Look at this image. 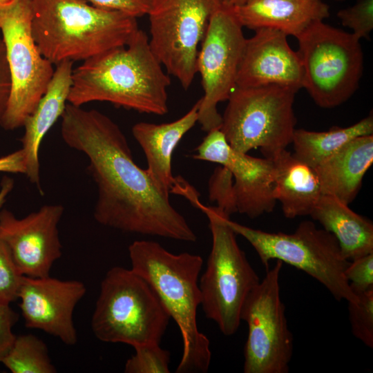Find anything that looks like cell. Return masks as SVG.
<instances>
[{
  "instance_id": "cell-19",
  "label": "cell",
  "mask_w": 373,
  "mask_h": 373,
  "mask_svg": "<svg viewBox=\"0 0 373 373\" xmlns=\"http://www.w3.org/2000/svg\"><path fill=\"white\" fill-rule=\"evenodd\" d=\"M73 64L71 61H64L56 66L45 93L23 126L24 133L21 142L25 175L41 193L43 191L40 185L39 151L44 136L65 110L73 82Z\"/></svg>"
},
{
  "instance_id": "cell-6",
  "label": "cell",
  "mask_w": 373,
  "mask_h": 373,
  "mask_svg": "<svg viewBox=\"0 0 373 373\" xmlns=\"http://www.w3.org/2000/svg\"><path fill=\"white\" fill-rule=\"evenodd\" d=\"M193 205L207 216L212 237L207 267L199 280L200 306L224 335L231 336L239 328L242 304L260 279L227 222L230 216L199 200Z\"/></svg>"
},
{
  "instance_id": "cell-20",
  "label": "cell",
  "mask_w": 373,
  "mask_h": 373,
  "mask_svg": "<svg viewBox=\"0 0 373 373\" xmlns=\"http://www.w3.org/2000/svg\"><path fill=\"white\" fill-rule=\"evenodd\" d=\"M231 8L242 27L271 28L295 37L329 15V6L322 0H248Z\"/></svg>"
},
{
  "instance_id": "cell-24",
  "label": "cell",
  "mask_w": 373,
  "mask_h": 373,
  "mask_svg": "<svg viewBox=\"0 0 373 373\" xmlns=\"http://www.w3.org/2000/svg\"><path fill=\"white\" fill-rule=\"evenodd\" d=\"M373 133V116H368L345 128L334 127L327 131L295 129L291 144L298 159L314 168L333 155L354 139Z\"/></svg>"
},
{
  "instance_id": "cell-39",
  "label": "cell",
  "mask_w": 373,
  "mask_h": 373,
  "mask_svg": "<svg viewBox=\"0 0 373 373\" xmlns=\"http://www.w3.org/2000/svg\"><path fill=\"white\" fill-rule=\"evenodd\" d=\"M336 1H344V0H336Z\"/></svg>"
},
{
  "instance_id": "cell-1",
  "label": "cell",
  "mask_w": 373,
  "mask_h": 373,
  "mask_svg": "<svg viewBox=\"0 0 373 373\" xmlns=\"http://www.w3.org/2000/svg\"><path fill=\"white\" fill-rule=\"evenodd\" d=\"M61 119L65 144L88 158V171L97 191L93 216L98 223L126 233L196 241L169 197L135 163L125 135L113 120L70 103Z\"/></svg>"
},
{
  "instance_id": "cell-22",
  "label": "cell",
  "mask_w": 373,
  "mask_h": 373,
  "mask_svg": "<svg viewBox=\"0 0 373 373\" xmlns=\"http://www.w3.org/2000/svg\"><path fill=\"white\" fill-rule=\"evenodd\" d=\"M274 164L273 193L287 218L309 216L323 195L314 169L283 150L271 159Z\"/></svg>"
},
{
  "instance_id": "cell-14",
  "label": "cell",
  "mask_w": 373,
  "mask_h": 373,
  "mask_svg": "<svg viewBox=\"0 0 373 373\" xmlns=\"http://www.w3.org/2000/svg\"><path fill=\"white\" fill-rule=\"evenodd\" d=\"M64 211L59 204L43 205L22 218L8 209L0 211V238L23 276H50L62 255L58 226Z\"/></svg>"
},
{
  "instance_id": "cell-4",
  "label": "cell",
  "mask_w": 373,
  "mask_h": 373,
  "mask_svg": "<svg viewBox=\"0 0 373 373\" xmlns=\"http://www.w3.org/2000/svg\"><path fill=\"white\" fill-rule=\"evenodd\" d=\"M138 29L137 18L86 0H32L34 39L42 55L56 66L124 46Z\"/></svg>"
},
{
  "instance_id": "cell-21",
  "label": "cell",
  "mask_w": 373,
  "mask_h": 373,
  "mask_svg": "<svg viewBox=\"0 0 373 373\" xmlns=\"http://www.w3.org/2000/svg\"><path fill=\"white\" fill-rule=\"evenodd\" d=\"M373 162V135L358 137L313 168L323 195L350 204Z\"/></svg>"
},
{
  "instance_id": "cell-16",
  "label": "cell",
  "mask_w": 373,
  "mask_h": 373,
  "mask_svg": "<svg viewBox=\"0 0 373 373\" xmlns=\"http://www.w3.org/2000/svg\"><path fill=\"white\" fill-rule=\"evenodd\" d=\"M86 291L79 280L23 276L18 299L26 327L42 330L67 345H75L73 312Z\"/></svg>"
},
{
  "instance_id": "cell-10",
  "label": "cell",
  "mask_w": 373,
  "mask_h": 373,
  "mask_svg": "<svg viewBox=\"0 0 373 373\" xmlns=\"http://www.w3.org/2000/svg\"><path fill=\"white\" fill-rule=\"evenodd\" d=\"M32 0L0 3V31L10 78L9 101L0 125L7 131L23 127L52 77V64L40 52L32 32Z\"/></svg>"
},
{
  "instance_id": "cell-29",
  "label": "cell",
  "mask_w": 373,
  "mask_h": 373,
  "mask_svg": "<svg viewBox=\"0 0 373 373\" xmlns=\"http://www.w3.org/2000/svg\"><path fill=\"white\" fill-rule=\"evenodd\" d=\"M336 15L356 38H367L373 29V0H358L354 5L340 10Z\"/></svg>"
},
{
  "instance_id": "cell-34",
  "label": "cell",
  "mask_w": 373,
  "mask_h": 373,
  "mask_svg": "<svg viewBox=\"0 0 373 373\" xmlns=\"http://www.w3.org/2000/svg\"><path fill=\"white\" fill-rule=\"evenodd\" d=\"M11 90V78L5 46L0 37V121L5 113Z\"/></svg>"
},
{
  "instance_id": "cell-23",
  "label": "cell",
  "mask_w": 373,
  "mask_h": 373,
  "mask_svg": "<svg viewBox=\"0 0 373 373\" xmlns=\"http://www.w3.org/2000/svg\"><path fill=\"white\" fill-rule=\"evenodd\" d=\"M309 216L335 236L346 259L373 253L372 221L352 211L348 204L322 195Z\"/></svg>"
},
{
  "instance_id": "cell-26",
  "label": "cell",
  "mask_w": 373,
  "mask_h": 373,
  "mask_svg": "<svg viewBox=\"0 0 373 373\" xmlns=\"http://www.w3.org/2000/svg\"><path fill=\"white\" fill-rule=\"evenodd\" d=\"M135 353L125 363V373H169L170 352L160 343L134 347Z\"/></svg>"
},
{
  "instance_id": "cell-32",
  "label": "cell",
  "mask_w": 373,
  "mask_h": 373,
  "mask_svg": "<svg viewBox=\"0 0 373 373\" xmlns=\"http://www.w3.org/2000/svg\"><path fill=\"white\" fill-rule=\"evenodd\" d=\"M93 6L120 11L135 18L148 14L152 0H86Z\"/></svg>"
},
{
  "instance_id": "cell-3",
  "label": "cell",
  "mask_w": 373,
  "mask_h": 373,
  "mask_svg": "<svg viewBox=\"0 0 373 373\" xmlns=\"http://www.w3.org/2000/svg\"><path fill=\"white\" fill-rule=\"evenodd\" d=\"M128 250L131 269L149 283L179 327L183 348L175 372H207L211 360L210 341L197 323L202 257L189 252L175 254L145 240L133 242Z\"/></svg>"
},
{
  "instance_id": "cell-5",
  "label": "cell",
  "mask_w": 373,
  "mask_h": 373,
  "mask_svg": "<svg viewBox=\"0 0 373 373\" xmlns=\"http://www.w3.org/2000/svg\"><path fill=\"white\" fill-rule=\"evenodd\" d=\"M170 318L145 279L131 269L115 266L101 282L91 329L102 342L134 347L160 343Z\"/></svg>"
},
{
  "instance_id": "cell-33",
  "label": "cell",
  "mask_w": 373,
  "mask_h": 373,
  "mask_svg": "<svg viewBox=\"0 0 373 373\" xmlns=\"http://www.w3.org/2000/svg\"><path fill=\"white\" fill-rule=\"evenodd\" d=\"M18 320V314L10 305L0 303V359L12 345L16 335L13 327Z\"/></svg>"
},
{
  "instance_id": "cell-13",
  "label": "cell",
  "mask_w": 373,
  "mask_h": 373,
  "mask_svg": "<svg viewBox=\"0 0 373 373\" xmlns=\"http://www.w3.org/2000/svg\"><path fill=\"white\" fill-rule=\"evenodd\" d=\"M231 8L222 6L212 15L197 59L203 96L199 99L198 119L202 131L220 128L218 104L227 100L236 86L246 39Z\"/></svg>"
},
{
  "instance_id": "cell-35",
  "label": "cell",
  "mask_w": 373,
  "mask_h": 373,
  "mask_svg": "<svg viewBox=\"0 0 373 373\" xmlns=\"http://www.w3.org/2000/svg\"><path fill=\"white\" fill-rule=\"evenodd\" d=\"M0 172L25 175V160L21 149L0 157Z\"/></svg>"
},
{
  "instance_id": "cell-17",
  "label": "cell",
  "mask_w": 373,
  "mask_h": 373,
  "mask_svg": "<svg viewBox=\"0 0 373 373\" xmlns=\"http://www.w3.org/2000/svg\"><path fill=\"white\" fill-rule=\"evenodd\" d=\"M254 31L246 39L236 86L278 85L296 91L303 88L301 62L290 48L287 35L271 28Z\"/></svg>"
},
{
  "instance_id": "cell-38",
  "label": "cell",
  "mask_w": 373,
  "mask_h": 373,
  "mask_svg": "<svg viewBox=\"0 0 373 373\" xmlns=\"http://www.w3.org/2000/svg\"><path fill=\"white\" fill-rule=\"evenodd\" d=\"M9 1V0H0V3L6 2V1Z\"/></svg>"
},
{
  "instance_id": "cell-30",
  "label": "cell",
  "mask_w": 373,
  "mask_h": 373,
  "mask_svg": "<svg viewBox=\"0 0 373 373\" xmlns=\"http://www.w3.org/2000/svg\"><path fill=\"white\" fill-rule=\"evenodd\" d=\"M23 276L8 247L0 238V303L10 305L18 299Z\"/></svg>"
},
{
  "instance_id": "cell-8",
  "label": "cell",
  "mask_w": 373,
  "mask_h": 373,
  "mask_svg": "<svg viewBox=\"0 0 373 373\" xmlns=\"http://www.w3.org/2000/svg\"><path fill=\"white\" fill-rule=\"evenodd\" d=\"M295 90L278 86H236L220 128L229 145L247 153L260 148L271 160L291 144L296 118Z\"/></svg>"
},
{
  "instance_id": "cell-28",
  "label": "cell",
  "mask_w": 373,
  "mask_h": 373,
  "mask_svg": "<svg viewBox=\"0 0 373 373\" xmlns=\"http://www.w3.org/2000/svg\"><path fill=\"white\" fill-rule=\"evenodd\" d=\"M209 196L225 214L237 212L231 173L223 166H217L209 180Z\"/></svg>"
},
{
  "instance_id": "cell-27",
  "label": "cell",
  "mask_w": 373,
  "mask_h": 373,
  "mask_svg": "<svg viewBox=\"0 0 373 373\" xmlns=\"http://www.w3.org/2000/svg\"><path fill=\"white\" fill-rule=\"evenodd\" d=\"M358 300L348 303L352 334L364 345L373 347V289L356 294Z\"/></svg>"
},
{
  "instance_id": "cell-2",
  "label": "cell",
  "mask_w": 373,
  "mask_h": 373,
  "mask_svg": "<svg viewBox=\"0 0 373 373\" xmlns=\"http://www.w3.org/2000/svg\"><path fill=\"white\" fill-rule=\"evenodd\" d=\"M72 79L68 102L75 106L97 101L141 113L169 111V75L140 29L127 44L84 61L73 69Z\"/></svg>"
},
{
  "instance_id": "cell-25",
  "label": "cell",
  "mask_w": 373,
  "mask_h": 373,
  "mask_svg": "<svg viewBox=\"0 0 373 373\" xmlns=\"http://www.w3.org/2000/svg\"><path fill=\"white\" fill-rule=\"evenodd\" d=\"M0 362L12 373L57 372L46 343L31 334L16 336Z\"/></svg>"
},
{
  "instance_id": "cell-31",
  "label": "cell",
  "mask_w": 373,
  "mask_h": 373,
  "mask_svg": "<svg viewBox=\"0 0 373 373\" xmlns=\"http://www.w3.org/2000/svg\"><path fill=\"white\" fill-rule=\"evenodd\" d=\"M350 261L345 275L356 294L373 289V253Z\"/></svg>"
},
{
  "instance_id": "cell-11",
  "label": "cell",
  "mask_w": 373,
  "mask_h": 373,
  "mask_svg": "<svg viewBox=\"0 0 373 373\" xmlns=\"http://www.w3.org/2000/svg\"><path fill=\"white\" fill-rule=\"evenodd\" d=\"M222 0H152L147 15L150 47L184 90L197 73L199 48Z\"/></svg>"
},
{
  "instance_id": "cell-15",
  "label": "cell",
  "mask_w": 373,
  "mask_h": 373,
  "mask_svg": "<svg viewBox=\"0 0 373 373\" xmlns=\"http://www.w3.org/2000/svg\"><path fill=\"white\" fill-rule=\"evenodd\" d=\"M193 158L226 167L233 178L237 212L250 218L273 211L274 164L271 160L256 157L233 149L220 128L207 133Z\"/></svg>"
},
{
  "instance_id": "cell-7",
  "label": "cell",
  "mask_w": 373,
  "mask_h": 373,
  "mask_svg": "<svg viewBox=\"0 0 373 373\" xmlns=\"http://www.w3.org/2000/svg\"><path fill=\"white\" fill-rule=\"evenodd\" d=\"M236 235L245 238L268 267L270 260L293 266L321 283L336 300L356 303L345 271L350 261L335 236L312 221L301 222L292 233L267 232L227 220Z\"/></svg>"
},
{
  "instance_id": "cell-36",
  "label": "cell",
  "mask_w": 373,
  "mask_h": 373,
  "mask_svg": "<svg viewBox=\"0 0 373 373\" xmlns=\"http://www.w3.org/2000/svg\"><path fill=\"white\" fill-rule=\"evenodd\" d=\"M14 185L15 182L12 178L5 176L1 180L0 184V211L14 189Z\"/></svg>"
},
{
  "instance_id": "cell-37",
  "label": "cell",
  "mask_w": 373,
  "mask_h": 373,
  "mask_svg": "<svg viewBox=\"0 0 373 373\" xmlns=\"http://www.w3.org/2000/svg\"><path fill=\"white\" fill-rule=\"evenodd\" d=\"M248 0H222V5L229 8H234L245 3Z\"/></svg>"
},
{
  "instance_id": "cell-18",
  "label": "cell",
  "mask_w": 373,
  "mask_h": 373,
  "mask_svg": "<svg viewBox=\"0 0 373 373\" xmlns=\"http://www.w3.org/2000/svg\"><path fill=\"white\" fill-rule=\"evenodd\" d=\"M198 108L199 100L176 120L162 124L141 122L132 127V134L146 157V170L155 186L166 196L174 193L190 200L197 195L185 180L173 176L171 160L178 143L198 122Z\"/></svg>"
},
{
  "instance_id": "cell-9",
  "label": "cell",
  "mask_w": 373,
  "mask_h": 373,
  "mask_svg": "<svg viewBox=\"0 0 373 373\" xmlns=\"http://www.w3.org/2000/svg\"><path fill=\"white\" fill-rule=\"evenodd\" d=\"M303 68V88L314 102L334 108L349 99L363 71L360 39L319 20L296 37Z\"/></svg>"
},
{
  "instance_id": "cell-12",
  "label": "cell",
  "mask_w": 373,
  "mask_h": 373,
  "mask_svg": "<svg viewBox=\"0 0 373 373\" xmlns=\"http://www.w3.org/2000/svg\"><path fill=\"white\" fill-rule=\"evenodd\" d=\"M283 262L267 269L262 280L249 292L240 311L248 327L244 347L245 373H287L294 338L280 293Z\"/></svg>"
}]
</instances>
